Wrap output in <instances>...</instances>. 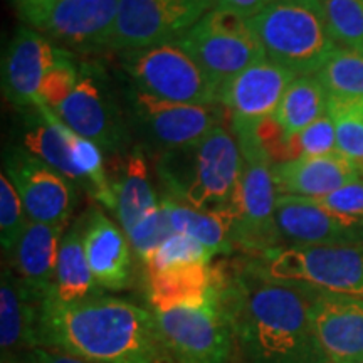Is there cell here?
I'll return each mask as SVG.
<instances>
[{
  "label": "cell",
  "mask_w": 363,
  "mask_h": 363,
  "mask_svg": "<svg viewBox=\"0 0 363 363\" xmlns=\"http://www.w3.org/2000/svg\"><path fill=\"white\" fill-rule=\"evenodd\" d=\"M220 266V308L242 363H330L310 316V288L266 276L256 259Z\"/></svg>",
  "instance_id": "6da1fadb"
},
{
  "label": "cell",
  "mask_w": 363,
  "mask_h": 363,
  "mask_svg": "<svg viewBox=\"0 0 363 363\" xmlns=\"http://www.w3.org/2000/svg\"><path fill=\"white\" fill-rule=\"evenodd\" d=\"M39 348L66 352L89 363H174L155 313L106 294L71 305L43 301Z\"/></svg>",
  "instance_id": "7a4b0ae2"
},
{
  "label": "cell",
  "mask_w": 363,
  "mask_h": 363,
  "mask_svg": "<svg viewBox=\"0 0 363 363\" xmlns=\"http://www.w3.org/2000/svg\"><path fill=\"white\" fill-rule=\"evenodd\" d=\"M242 167L238 138L224 125L194 147L163 152L158 175L167 197L202 211L230 214Z\"/></svg>",
  "instance_id": "3957f363"
},
{
  "label": "cell",
  "mask_w": 363,
  "mask_h": 363,
  "mask_svg": "<svg viewBox=\"0 0 363 363\" xmlns=\"http://www.w3.org/2000/svg\"><path fill=\"white\" fill-rule=\"evenodd\" d=\"M266 59L296 76H313L338 48L320 0H274L249 19Z\"/></svg>",
  "instance_id": "277c9868"
},
{
  "label": "cell",
  "mask_w": 363,
  "mask_h": 363,
  "mask_svg": "<svg viewBox=\"0 0 363 363\" xmlns=\"http://www.w3.org/2000/svg\"><path fill=\"white\" fill-rule=\"evenodd\" d=\"M242 152L244 167L230 207V238L235 249L256 257L284 246L276 222V190L272 165L247 133H234Z\"/></svg>",
  "instance_id": "5b68a950"
},
{
  "label": "cell",
  "mask_w": 363,
  "mask_h": 363,
  "mask_svg": "<svg viewBox=\"0 0 363 363\" xmlns=\"http://www.w3.org/2000/svg\"><path fill=\"white\" fill-rule=\"evenodd\" d=\"M131 88L172 103L217 104L219 86L179 40L121 52Z\"/></svg>",
  "instance_id": "8992f818"
},
{
  "label": "cell",
  "mask_w": 363,
  "mask_h": 363,
  "mask_svg": "<svg viewBox=\"0 0 363 363\" xmlns=\"http://www.w3.org/2000/svg\"><path fill=\"white\" fill-rule=\"evenodd\" d=\"M256 261L272 279L363 298V246H283Z\"/></svg>",
  "instance_id": "52a82bcc"
},
{
  "label": "cell",
  "mask_w": 363,
  "mask_h": 363,
  "mask_svg": "<svg viewBox=\"0 0 363 363\" xmlns=\"http://www.w3.org/2000/svg\"><path fill=\"white\" fill-rule=\"evenodd\" d=\"M177 40L219 86V91L246 67L266 59L249 21L216 9L203 13Z\"/></svg>",
  "instance_id": "ba28073f"
},
{
  "label": "cell",
  "mask_w": 363,
  "mask_h": 363,
  "mask_svg": "<svg viewBox=\"0 0 363 363\" xmlns=\"http://www.w3.org/2000/svg\"><path fill=\"white\" fill-rule=\"evenodd\" d=\"M54 113L66 126L94 142L110 155L126 150L130 138L128 123L110 76L98 62H79L78 84Z\"/></svg>",
  "instance_id": "9c48e42d"
},
{
  "label": "cell",
  "mask_w": 363,
  "mask_h": 363,
  "mask_svg": "<svg viewBox=\"0 0 363 363\" xmlns=\"http://www.w3.org/2000/svg\"><path fill=\"white\" fill-rule=\"evenodd\" d=\"M126 99L136 128L163 152L194 147L219 126L230 125L229 111L220 103L163 101L135 88L126 91Z\"/></svg>",
  "instance_id": "30bf717a"
},
{
  "label": "cell",
  "mask_w": 363,
  "mask_h": 363,
  "mask_svg": "<svg viewBox=\"0 0 363 363\" xmlns=\"http://www.w3.org/2000/svg\"><path fill=\"white\" fill-rule=\"evenodd\" d=\"M174 363H230L234 333L219 301L202 308L153 311Z\"/></svg>",
  "instance_id": "8fae6325"
},
{
  "label": "cell",
  "mask_w": 363,
  "mask_h": 363,
  "mask_svg": "<svg viewBox=\"0 0 363 363\" xmlns=\"http://www.w3.org/2000/svg\"><path fill=\"white\" fill-rule=\"evenodd\" d=\"M207 11L197 0H120L108 49L126 52L179 39Z\"/></svg>",
  "instance_id": "7c38bea8"
},
{
  "label": "cell",
  "mask_w": 363,
  "mask_h": 363,
  "mask_svg": "<svg viewBox=\"0 0 363 363\" xmlns=\"http://www.w3.org/2000/svg\"><path fill=\"white\" fill-rule=\"evenodd\" d=\"M4 172L24 203L29 220L65 227L76 202L74 184L22 147L9 148Z\"/></svg>",
  "instance_id": "4fadbf2b"
},
{
  "label": "cell",
  "mask_w": 363,
  "mask_h": 363,
  "mask_svg": "<svg viewBox=\"0 0 363 363\" xmlns=\"http://www.w3.org/2000/svg\"><path fill=\"white\" fill-rule=\"evenodd\" d=\"M276 222L288 246H363V219L338 214L316 199L278 195Z\"/></svg>",
  "instance_id": "5bb4252c"
},
{
  "label": "cell",
  "mask_w": 363,
  "mask_h": 363,
  "mask_svg": "<svg viewBox=\"0 0 363 363\" xmlns=\"http://www.w3.org/2000/svg\"><path fill=\"white\" fill-rule=\"evenodd\" d=\"M65 52L66 49L57 48L40 30L19 27L2 57V89L7 101L24 111L38 106L40 83Z\"/></svg>",
  "instance_id": "9a60e30c"
},
{
  "label": "cell",
  "mask_w": 363,
  "mask_h": 363,
  "mask_svg": "<svg viewBox=\"0 0 363 363\" xmlns=\"http://www.w3.org/2000/svg\"><path fill=\"white\" fill-rule=\"evenodd\" d=\"M296 78L286 67L261 59L227 81L219 91V103L229 111L233 131L274 116L286 89Z\"/></svg>",
  "instance_id": "2e32d148"
},
{
  "label": "cell",
  "mask_w": 363,
  "mask_h": 363,
  "mask_svg": "<svg viewBox=\"0 0 363 363\" xmlns=\"http://www.w3.org/2000/svg\"><path fill=\"white\" fill-rule=\"evenodd\" d=\"M310 316L330 363H363V298L310 288Z\"/></svg>",
  "instance_id": "e0dca14e"
},
{
  "label": "cell",
  "mask_w": 363,
  "mask_h": 363,
  "mask_svg": "<svg viewBox=\"0 0 363 363\" xmlns=\"http://www.w3.org/2000/svg\"><path fill=\"white\" fill-rule=\"evenodd\" d=\"M120 0H57L40 33L72 51L108 49Z\"/></svg>",
  "instance_id": "ac0fdd59"
},
{
  "label": "cell",
  "mask_w": 363,
  "mask_h": 363,
  "mask_svg": "<svg viewBox=\"0 0 363 363\" xmlns=\"http://www.w3.org/2000/svg\"><path fill=\"white\" fill-rule=\"evenodd\" d=\"M83 242L89 269L101 289L123 291L133 283V249L120 224L101 208H91L83 220Z\"/></svg>",
  "instance_id": "d6986e66"
},
{
  "label": "cell",
  "mask_w": 363,
  "mask_h": 363,
  "mask_svg": "<svg viewBox=\"0 0 363 363\" xmlns=\"http://www.w3.org/2000/svg\"><path fill=\"white\" fill-rule=\"evenodd\" d=\"M40 306L12 267L0 279V352L2 363H19L27 352L39 348Z\"/></svg>",
  "instance_id": "ffe728a7"
},
{
  "label": "cell",
  "mask_w": 363,
  "mask_h": 363,
  "mask_svg": "<svg viewBox=\"0 0 363 363\" xmlns=\"http://www.w3.org/2000/svg\"><path fill=\"white\" fill-rule=\"evenodd\" d=\"M220 266L197 262L147 272V294L153 311L202 308L219 301Z\"/></svg>",
  "instance_id": "44dd1931"
},
{
  "label": "cell",
  "mask_w": 363,
  "mask_h": 363,
  "mask_svg": "<svg viewBox=\"0 0 363 363\" xmlns=\"http://www.w3.org/2000/svg\"><path fill=\"white\" fill-rule=\"evenodd\" d=\"M118 224L128 234L160 201L150 179L147 157L140 145L110 157L106 165Z\"/></svg>",
  "instance_id": "7402d4cb"
},
{
  "label": "cell",
  "mask_w": 363,
  "mask_h": 363,
  "mask_svg": "<svg viewBox=\"0 0 363 363\" xmlns=\"http://www.w3.org/2000/svg\"><path fill=\"white\" fill-rule=\"evenodd\" d=\"M278 195L323 199L335 190L360 179L357 167L342 153L298 160L272 167Z\"/></svg>",
  "instance_id": "603a6c76"
},
{
  "label": "cell",
  "mask_w": 363,
  "mask_h": 363,
  "mask_svg": "<svg viewBox=\"0 0 363 363\" xmlns=\"http://www.w3.org/2000/svg\"><path fill=\"white\" fill-rule=\"evenodd\" d=\"M65 227L29 220L13 251V271L26 289L43 303L51 293Z\"/></svg>",
  "instance_id": "cb8c5ba5"
},
{
  "label": "cell",
  "mask_w": 363,
  "mask_h": 363,
  "mask_svg": "<svg viewBox=\"0 0 363 363\" xmlns=\"http://www.w3.org/2000/svg\"><path fill=\"white\" fill-rule=\"evenodd\" d=\"M103 294L86 259L83 242V220L66 230L59 246L56 278L49 296L44 301L54 305H71L86 298Z\"/></svg>",
  "instance_id": "d4e9b609"
},
{
  "label": "cell",
  "mask_w": 363,
  "mask_h": 363,
  "mask_svg": "<svg viewBox=\"0 0 363 363\" xmlns=\"http://www.w3.org/2000/svg\"><path fill=\"white\" fill-rule=\"evenodd\" d=\"M22 148L48 163L51 169L59 172L74 185H83V179L72 163L69 145L62 135L61 120L51 108L38 104L33 110H27L22 131Z\"/></svg>",
  "instance_id": "484cf974"
},
{
  "label": "cell",
  "mask_w": 363,
  "mask_h": 363,
  "mask_svg": "<svg viewBox=\"0 0 363 363\" xmlns=\"http://www.w3.org/2000/svg\"><path fill=\"white\" fill-rule=\"evenodd\" d=\"M160 201L165 203L174 233L190 235L199 240L212 254V257L235 251L230 238L233 217L229 212L202 211L167 195H163Z\"/></svg>",
  "instance_id": "4316f807"
},
{
  "label": "cell",
  "mask_w": 363,
  "mask_h": 363,
  "mask_svg": "<svg viewBox=\"0 0 363 363\" xmlns=\"http://www.w3.org/2000/svg\"><path fill=\"white\" fill-rule=\"evenodd\" d=\"M328 113V94L316 78L298 76L286 89L276 118L288 135L299 133Z\"/></svg>",
  "instance_id": "83f0119b"
},
{
  "label": "cell",
  "mask_w": 363,
  "mask_h": 363,
  "mask_svg": "<svg viewBox=\"0 0 363 363\" xmlns=\"http://www.w3.org/2000/svg\"><path fill=\"white\" fill-rule=\"evenodd\" d=\"M316 78L328 94V103L363 104V51L338 45Z\"/></svg>",
  "instance_id": "f1b7e54d"
},
{
  "label": "cell",
  "mask_w": 363,
  "mask_h": 363,
  "mask_svg": "<svg viewBox=\"0 0 363 363\" xmlns=\"http://www.w3.org/2000/svg\"><path fill=\"white\" fill-rule=\"evenodd\" d=\"M320 4L337 45L363 51V0H320Z\"/></svg>",
  "instance_id": "f546056e"
},
{
  "label": "cell",
  "mask_w": 363,
  "mask_h": 363,
  "mask_svg": "<svg viewBox=\"0 0 363 363\" xmlns=\"http://www.w3.org/2000/svg\"><path fill=\"white\" fill-rule=\"evenodd\" d=\"M337 130V148L363 177V104L328 103Z\"/></svg>",
  "instance_id": "4dcf8cb0"
},
{
  "label": "cell",
  "mask_w": 363,
  "mask_h": 363,
  "mask_svg": "<svg viewBox=\"0 0 363 363\" xmlns=\"http://www.w3.org/2000/svg\"><path fill=\"white\" fill-rule=\"evenodd\" d=\"M172 234H174V229H172L169 212H167L165 203L160 201V203H158L152 212H148V214L145 216L128 234H126V238L130 240V246L133 249L136 259L142 262L143 266H147L153 254L157 252V249L160 247Z\"/></svg>",
  "instance_id": "1f68e13d"
},
{
  "label": "cell",
  "mask_w": 363,
  "mask_h": 363,
  "mask_svg": "<svg viewBox=\"0 0 363 363\" xmlns=\"http://www.w3.org/2000/svg\"><path fill=\"white\" fill-rule=\"evenodd\" d=\"M29 224L24 203L6 172L0 175V244L7 256H12Z\"/></svg>",
  "instance_id": "d6a6232c"
},
{
  "label": "cell",
  "mask_w": 363,
  "mask_h": 363,
  "mask_svg": "<svg viewBox=\"0 0 363 363\" xmlns=\"http://www.w3.org/2000/svg\"><path fill=\"white\" fill-rule=\"evenodd\" d=\"M211 259L212 254L199 240L190 238V235L174 233L157 249V252L153 254L145 269L147 272H158L177 266L211 262Z\"/></svg>",
  "instance_id": "836d02e7"
},
{
  "label": "cell",
  "mask_w": 363,
  "mask_h": 363,
  "mask_svg": "<svg viewBox=\"0 0 363 363\" xmlns=\"http://www.w3.org/2000/svg\"><path fill=\"white\" fill-rule=\"evenodd\" d=\"M288 145L291 162L298 158L323 157L337 152V130H335L333 118L326 113L299 133L289 135Z\"/></svg>",
  "instance_id": "e575fe53"
},
{
  "label": "cell",
  "mask_w": 363,
  "mask_h": 363,
  "mask_svg": "<svg viewBox=\"0 0 363 363\" xmlns=\"http://www.w3.org/2000/svg\"><path fill=\"white\" fill-rule=\"evenodd\" d=\"M79 79V62L74 59V54L67 51L62 54L57 65L48 72L39 88V104L51 108L56 111L71 93L74 91Z\"/></svg>",
  "instance_id": "d590c367"
},
{
  "label": "cell",
  "mask_w": 363,
  "mask_h": 363,
  "mask_svg": "<svg viewBox=\"0 0 363 363\" xmlns=\"http://www.w3.org/2000/svg\"><path fill=\"white\" fill-rule=\"evenodd\" d=\"M316 201L338 214L363 219V177Z\"/></svg>",
  "instance_id": "8d00e7d4"
},
{
  "label": "cell",
  "mask_w": 363,
  "mask_h": 363,
  "mask_svg": "<svg viewBox=\"0 0 363 363\" xmlns=\"http://www.w3.org/2000/svg\"><path fill=\"white\" fill-rule=\"evenodd\" d=\"M12 4L22 21L40 30L56 7L57 0H12Z\"/></svg>",
  "instance_id": "74e56055"
},
{
  "label": "cell",
  "mask_w": 363,
  "mask_h": 363,
  "mask_svg": "<svg viewBox=\"0 0 363 363\" xmlns=\"http://www.w3.org/2000/svg\"><path fill=\"white\" fill-rule=\"evenodd\" d=\"M271 2H274V0H212L211 9L235 13V16L249 21L264 11Z\"/></svg>",
  "instance_id": "f35d334b"
},
{
  "label": "cell",
  "mask_w": 363,
  "mask_h": 363,
  "mask_svg": "<svg viewBox=\"0 0 363 363\" xmlns=\"http://www.w3.org/2000/svg\"><path fill=\"white\" fill-rule=\"evenodd\" d=\"M19 363H89L81 360L78 357H72L69 353L54 350V348H34L27 352L21 358Z\"/></svg>",
  "instance_id": "ab89813d"
},
{
  "label": "cell",
  "mask_w": 363,
  "mask_h": 363,
  "mask_svg": "<svg viewBox=\"0 0 363 363\" xmlns=\"http://www.w3.org/2000/svg\"><path fill=\"white\" fill-rule=\"evenodd\" d=\"M197 2H201L202 6H206L208 11H211V7H212V0H197Z\"/></svg>",
  "instance_id": "60d3db41"
}]
</instances>
